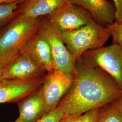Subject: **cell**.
Returning <instances> with one entry per match:
<instances>
[{
    "label": "cell",
    "mask_w": 122,
    "mask_h": 122,
    "mask_svg": "<svg viewBox=\"0 0 122 122\" xmlns=\"http://www.w3.org/2000/svg\"><path fill=\"white\" fill-rule=\"evenodd\" d=\"M48 17L60 33L77 30L94 21L87 10L71 2L49 15Z\"/></svg>",
    "instance_id": "obj_6"
},
{
    "label": "cell",
    "mask_w": 122,
    "mask_h": 122,
    "mask_svg": "<svg viewBox=\"0 0 122 122\" xmlns=\"http://www.w3.org/2000/svg\"><path fill=\"white\" fill-rule=\"evenodd\" d=\"M25 0H0V3L23 2Z\"/></svg>",
    "instance_id": "obj_22"
},
{
    "label": "cell",
    "mask_w": 122,
    "mask_h": 122,
    "mask_svg": "<svg viewBox=\"0 0 122 122\" xmlns=\"http://www.w3.org/2000/svg\"><path fill=\"white\" fill-rule=\"evenodd\" d=\"M122 90L109 75L80 57L72 85L58 105L66 115H81L112 103Z\"/></svg>",
    "instance_id": "obj_1"
},
{
    "label": "cell",
    "mask_w": 122,
    "mask_h": 122,
    "mask_svg": "<svg viewBox=\"0 0 122 122\" xmlns=\"http://www.w3.org/2000/svg\"><path fill=\"white\" fill-rule=\"evenodd\" d=\"M100 108L92 109L85 113V118L83 122H96Z\"/></svg>",
    "instance_id": "obj_20"
},
{
    "label": "cell",
    "mask_w": 122,
    "mask_h": 122,
    "mask_svg": "<svg viewBox=\"0 0 122 122\" xmlns=\"http://www.w3.org/2000/svg\"><path fill=\"white\" fill-rule=\"evenodd\" d=\"M73 78V76L59 70H54L47 74L41 86V91L49 112L57 107L70 89Z\"/></svg>",
    "instance_id": "obj_7"
},
{
    "label": "cell",
    "mask_w": 122,
    "mask_h": 122,
    "mask_svg": "<svg viewBox=\"0 0 122 122\" xmlns=\"http://www.w3.org/2000/svg\"><path fill=\"white\" fill-rule=\"evenodd\" d=\"M19 118L24 122H36L49 112L42 96L41 86L18 102Z\"/></svg>",
    "instance_id": "obj_12"
},
{
    "label": "cell",
    "mask_w": 122,
    "mask_h": 122,
    "mask_svg": "<svg viewBox=\"0 0 122 122\" xmlns=\"http://www.w3.org/2000/svg\"><path fill=\"white\" fill-rule=\"evenodd\" d=\"M71 2L86 10L93 20L101 26L109 27L116 20V10L107 0H70Z\"/></svg>",
    "instance_id": "obj_11"
},
{
    "label": "cell",
    "mask_w": 122,
    "mask_h": 122,
    "mask_svg": "<svg viewBox=\"0 0 122 122\" xmlns=\"http://www.w3.org/2000/svg\"><path fill=\"white\" fill-rule=\"evenodd\" d=\"M109 28L111 36H112L113 43L117 44L122 48V21L119 23L114 22Z\"/></svg>",
    "instance_id": "obj_17"
},
{
    "label": "cell",
    "mask_w": 122,
    "mask_h": 122,
    "mask_svg": "<svg viewBox=\"0 0 122 122\" xmlns=\"http://www.w3.org/2000/svg\"><path fill=\"white\" fill-rule=\"evenodd\" d=\"M85 118V113L81 115H66L59 122H83Z\"/></svg>",
    "instance_id": "obj_18"
},
{
    "label": "cell",
    "mask_w": 122,
    "mask_h": 122,
    "mask_svg": "<svg viewBox=\"0 0 122 122\" xmlns=\"http://www.w3.org/2000/svg\"><path fill=\"white\" fill-rule=\"evenodd\" d=\"M81 57L113 79L122 90V48L117 44L84 52Z\"/></svg>",
    "instance_id": "obj_4"
},
{
    "label": "cell",
    "mask_w": 122,
    "mask_h": 122,
    "mask_svg": "<svg viewBox=\"0 0 122 122\" xmlns=\"http://www.w3.org/2000/svg\"><path fill=\"white\" fill-rule=\"evenodd\" d=\"M24 122L23 121H22V120L20 118H19V117H18V118L15 121H13V122Z\"/></svg>",
    "instance_id": "obj_24"
},
{
    "label": "cell",
    "mask_w": 122,
    "mask_h": 122,
    "mask_svg": "<svg viewBox=\"0 0 122 122\" xmlns=\"http://www.w3.org/2000/svg\"><path fill=\"white\" fill-rule=\"evenodd\" d=\"M20 52L29 55L48 73L54 70L48 40L40 28Z\"/></svg>",
    "instance_id": "obj_10"
},
{
    "label": "cell",
    "mask_w": 122,
    "mask_h": 122,
    "mask_svg": "<svg viewBox=\"0 0 122 122\" xmlns=\"http://www.w3.org/2000/svg\"><path fill=\"white\" fill-rule=\"evenodd\" d=\"M70 2V0H30L19 10V13L28 17L39 18L48 15Z\"/></svg>",
    "instance_id": "obj_13"
},
{
    "label": "cell",
    "mask_w": 122,
    "mask_h": 122,
    "mask_svg": "<svg viewBox=\"0 0 122 122\" xmlns=\"http://www.w3.org/2000/svg\"><path fill=\"white\" fill-rule=\"evenodd\" d=\"M44 78L34 80L5 79L0 81V104L16 103L38 90Z\"/></svg>",
    "instance_id": "obj_9"
},
{
    "label": "cell",
    "mask_w": 122,
    "mask_h": 122,
    "mask_svg": "<svg viewBox=\"0 0 122 122\" xmlns=\"http://www.w3.org/2000/svg\"><path fill=\"white\" fill-rule=\"evenodd\" d=\"M4 66H5L1 62H0V80L1 76H2V75Z\"/></svg>",
    "instance_id": "obj_23"
},
{
    "label": "cell",
    "mask_w": 122,
    "mask_h": 122,
    "mask_svg": "<svg viewBox=\"0 0 122 122\" xmlns=\"http://www.w3.org/2000/svg\"><path fill=\"white\" fill-rule=\"evenodd\" d=\"M22 2L0 3V27L11 21L19 12L20 3Z\"/></svg>",
    "instance_id": "obj_15"
},
{
    "label": "cell",
    "mask_w": 122,
    "mask_h": 122,
    "mask_svg": "<svg viewBox=\"0 0 122 122\" xmlns=\"http://www.w3.org/2000/svg\"><path fill=\"white\" fill-rule=\"evenodd\" d=\"M39 18L28 17L20 14L0 30V62L5 66L22 51L39 30Z\"/></svg>",
    "instance_id": "obj_2"
},
{
    "label": "cell",
    "mask_w": 122,
    "mask_h": 122,
    "mask_svg": "<svg viewBox=\"0 0 122 122\" xmlns=\"http://www.w3.org/2000/svg\"><path fill=\"white\" fill-rule=\"evenodd\" d=\"M116 10V20L115 22L122 21V0H113Z\"/></svg>",
    "instance_id": "obj_19"
},
{
    "label": "cell",
    "mask_w": 122,
    "mask_h": 122,
    "mask_svg": "<svg viewBox=\"0 0 122 122\" xmlns=\"http://www.w3.org/2000/svg\"><path fill=\"white\" fill-rule=\"evenodd\" d=\"M48 73L29 55L20 52L5 66L0 80L43 79Z\"/></svg>",
    "instance_id": "obj_8"
},
{
    "label": "cell",
    "mask_w": 122,
    "mask_h": 122,
    "mask_svg": "<svg viewBox=\"0 0 122 122\" xmlns=\"http://www.w3.org/2000/svg\"><path fill=\"white\" fill-rule=\"evenodd\" d=\"M60 34L68 51L76 60L87 51L104 47L111 36L108 27L94 21L77 30Z\"/></svg>",
    "instance_id": "obj_3"
},
{
    "label": "cell",
    "mask_w": 122,
    "mask_h": 122,
    "mask_svg": "<svg viewBox=\"0 0 122 122\" xmlns=\"http://www.w3.org/2000/svg\"><path fill=\"white\" fill-rule=\"evenodd\" d=\"M96 122H122V116L110 103L100 107Z\"/></svg>",
    "instance_id": "obj_14"
},
{
    "label": "cell",
    "mask_w": 122,
    "mask_h": 122,
    "mask_svg": "<svg viewBox=\"0 0 122 122\" xmlns=\"http://www.w3.org/2000/svg\"><path fill=\"white\" fill-rule=\"evenodd\" d=\"M40 28L48 40L54 70L73 76L77 60L68 51L60 32L48 20L41 21Z\"/></svg>",
    "instance_id": "obj_5"
},
{
    "label": "cell",
    "mask_w": 122,
    "mask_h": 122,
    "mask_svg": "<svg viewBox=\"0 0 122 122\" xmlns=\"http://www.w3.org/2000/svg\"><path fill=\"white\" fill-rule=\"evenodd\" d=\"M122 116V96L111 103Z\"/></svg>",
    "instance_id": "obj_21"
},
{
    "label": "cell",
    "mask_w": 122,
    "mask_h": 122,
    "mask_svg": "<svg viewBox=\"0 0 122 122\" xmlns=\"http://www.w3.org/2000/svg\"><path fill=\"white\" fill-rule=\"evenodd\" d=\"M65 115L61 108L57 106L36 122H59Z\"/></svg>",
    "instance_id": "obj_16"
}]
</instances>
